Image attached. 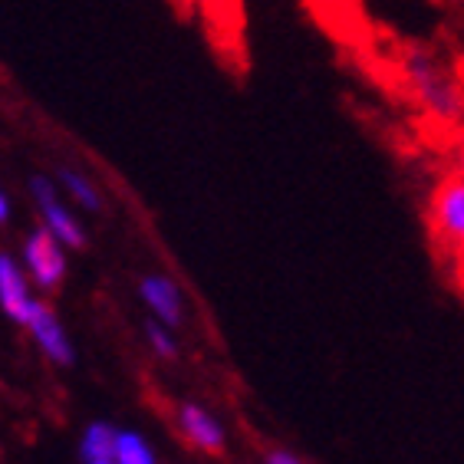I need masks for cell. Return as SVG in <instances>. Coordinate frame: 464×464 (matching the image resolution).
<instances>
[{
  "label": "cell",
  "mask_w": 464,
  "mask_h": 464,
  "mask_svg": "<svg viewBox=\"0 0 464 464\" xmlns=\"http://www.w3.org/2000/svg\"><path fill=\"white\" fill-rule=\"evenodd\" d=\"M399 80L411 102L448 132H464V76L431 46L405 44L399 50Z\"/></svg>",
  "instance_id": "6da1fadb"
},
{
  "label": "cell",
  "mask_w": 464,
  "mask_h": 464,
  "mask_svg": "<svg viewBox=\"0 0 464 464\" xmlns=\"http://www.w3.org/2000/svg\"><path fill=\"white\" fill-rule=\"evenodd\" d=\"M429 227L451 257L464 260V175H448L429 198Z\"/></svg>",
  "instance_id": "7a4b0ae2"
},
{
  "label": "cell",
  "mask_w": 464,
  "mask_h": 464,
  "mask_svg": "<svg viewBox=\"0 0 464 464\" xmlns=\"http://www.w3.org/2000/svg\"><path fill=\"white\" fill-rule=\"evenodd\" d=\"M20 260H24V270H27L30 284H34L36 290H44V294L60 290L66 274H70V250L63 247L44 224H36L34 231L24 237V244H20Z\"/></svg>",
  "instance_id": "3957f363"
},
{
  "label": "cell",
  "mask_w": 464,
  "mask_h": 464,
  "mask_svg": "<svg viewBox=\"0 0 464 464\" xmlns=\"http://www.w3.org/2000/svg\"><path fill=\"white\" fill-rule=\"evenodd\" d=\"M30 198H34L36 211H40V224L53 234L63 247L82 250L90 244V234H86L82 221L76 218V211L60 198V188H56L53 179L34 175V179H30Z\"/></svg>",
  "instance_id": "277c9868"
},
{
  "label": "cell",
  "mask_w": 464,
  "mask_h": 464,
  "mask_svg": "<svg viewBox=\"0 0 464 464\" xmlns=\"http://www.w3.org/2000/svg\"><path fill=\"white\" fill-rule=\"evenodd\" d=\"M24 330L30 333V340H34V346L40 349V356H44L46 362H53V366H60V369H70L72 362H76V346H72L70 333H66L63 320L56 316V310L46 304V300L36 296L27 313Z\"/></svg>",
  "instance_id": "5b68a950"
},
{
  "label": "cell",
  "mask_w": 464,
  "mask_h": 464,
  "mask_svg": "<svg viewBox=\"0 0 464 464\" xmlns=\"http://www.w3.org/2000/svg\"><path fill=\"white\" fill-rule=\"evenodd\" d=\"M139 300L149 310V316L165 323L169 330L185 326V294L169 274H145L139 280Z\"/></svg>",
  "instance_id": "8992f818"
},
{
  "label": "cell",
  "mask_w": 464,
  "mask_h": 464,
  "mask_svg": "<svg viewBox=\"0 0 464 464\" xmlns=\"http://www.w3.org/2000/svg\"><path fill=\"white\" fill-rule=\"evenodd\" d=\"M175 421H179V431L185 435L188 445L198 448V451H205V455H224L227 451V431H224L215 411H208L205 405L179 402Z\"/></svg>",
  "instance_id": "52a82bcc"
},
{
  "label": "cell",
  "mask_w": 464,
  "mask_h": 464,
  "mask_svg": "<svg viewBox=\"0 0 464 464\" xmlns=\"http://www.w3.org/2000/svg\"><path fill=\"white\" fill-rule=\"evenodd\" d=\"M34 300H36V294L27 277V270L20 267V260H14L10 254L0 250V313H4L14 326H24Z\"/></svg>",
  "instance_id": "ba28073f"
},
{
  "label": "cell",
  "mask_w": 464,
  "mask_h": 464,
  "mask_svg": "<svg viewBox=\"0 0 464 464\" xmlns=\"http://www.w3.org/2000/svg\"><path fill=\"white\" fill-rule=\"evenodd\" d=\"M304 4L333 40H343V44L362 40V7H359V0H304Z\"/></svg>",
  "instance_id": "9c48e42d"
},
{
  "label": "cell",
  "mask_w": 464,
  "mask_h": 464,
  "mask_svg": "<svg viewBox=\"0 0 464 464\" xmlns=\"http://www.w3.org/2000/svg\"><path fill=\"white\" fill-rule=\"evenodd\" d=\"M53 181L66 191V195H70V201L80 208V211H86V215L102 211V195H99L96 181H92L86 171L72 169V165H56Z\"/></svg>",
  "instance_id": "30bf717a"
},
{
  "label": "cell",
  "mask_w": 464,
  "mask_h": 464,
  "mask_svg": "<svg viewBox=\"0 0 464 464\" xmlns=\"http://www.w3.org/2000/svg\"><path fill=\"white\" fill-rule=\"evenodd\" d=\"M116 425L96 419L90 421L86 429L80 431V441H76V451H80V461H112V448H116Z\"/></svg>",
  "instance_id": "8fae6325"
},
{
  "label": "cell",
  "mask_w": 464,
  "mask_h": 464,
  "mask_svg": "<svg viewBox=\"0 0 464 464\" xmlns=\"http://www.w3.org/2000/svg\"><path fill=\"white\" fill-rule=\"evenodd\" d=\"M112 461L116 464H159L155 448L149 445V438L135 429H119L116 431V448H112Z\"/></svg>",
  "instance_id": "7c38bea8"
},
{
  "label": "cell",
  "mask_w": 464,
  "mask_h": 464,
  "mask_svg": "<svg viewBox=\"0 0 464 464\" xmlns=\"http://www.w3.org/2000/svg\"><path fill=\"white\" fill-rule=\"evenodd\" d=\"M142 333H145V343H149V349H152L155 356L159 359H165V362H171V359H179V340H175V330H169L165 323H159V320H145V326H142Z\"/></svg>",
  "instance_id": "4fadbf2b"
},
{
  "label": "cell",
  "mask_w": 464,
  "mask_h": 464,
  "mask_svg": "<svg viewBox=\"0 0 464 464\" xmlns=\"http://www.w3.org/2000/svg\"><path fill=\"white\" fill-rule=\"evenodd\" d=\"M208 14L227 30H241V0H201Z\"/></svg>",
  "instance_id": "5bb4252c"
},
{
  "label": "cell",
  "mask_w": 464,
  "mask_h": 464,
  "mask_svg": "<svg viewBox=\"0 0 464 464\" xmlns=\"http://www.w3.org/2000/svg\"><path fill=\"white\" fill-rule=\"evenodd\" d=\"M264 464H306V461L296 451H290V448H267L264 451Z\"/></svg>",
  "instance_id": "9a60e30c"
},
{
  "label": "cell",
  "mask_w": 464,
  "mask_h": 464,
  "mask_svg": "<svg viewBox=\"0 0 464 464\" xmlns=\"http://www.w3.org/2000/svg\"><path fill=\"white\" fill-rule=\"evenodd\" d=\"M10 218H14V205H10L7 191L0 188V227H4V224H10Z\"/></svg>",
  "instance_id": "2e32d148"
},
{
  "label": "cell",
  "mask_w": 464,
  "mask_h": 464,
  "mask_svg": "<svg viewBox=\"0 0 464 464\" xmlns=\"http://www.w3.org/2000/svg\"><path fill=\"white\" fill-rule=\"evenodd\" d=\"M458 175H464V145H461V155H458Z\"/></svg>",
  "instance_id": "e0dca14e"
},
{
  "label": "cell",
  "mask_w": 464,
  "mask_h": 464,
  "mask_svg": "<svg viewBox=\"0 0 464 464\" xmlns=\"http://www.w3.org/2000/svg\"><path fill=\"white\" fill-rule=\"evenodd\" d=\"M90 464H116V461H90Z\"/></svg>",
  "instance_id": "ac0fdd59"
}]
</instances>
